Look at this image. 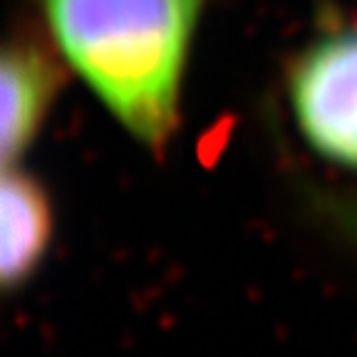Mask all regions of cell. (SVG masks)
Returning a JSON list of instances; mask_svg holds the SVG:
<instances>
[{
  "label": "cell",
  "mask_w": 357,
  "mask_h": 357,
  "mask_svg": "<svg viewBox=\"0 0 357 357\" xmlns=\"http://www.w3.org/2000/svg\"><path fill=\"white\" fill-rule=\"evenodd\" d=\"M206 0H40L57 52L151 151L174 139Z\"/></svg>",
  "instance_id": "1"
},
{
  "label": "cell",
  "mask_w": 357,
  "mask_h": 357,
  "mask_svg": "<svg viewBox=\"0 0 357 357\" xmlns=\"http://www.w3.org/2000/svg\"><path fill=\"white\" fill-rule=\"evenodd\" d=\"M288 102L303 139L323 159L357 172V28L301 52L288 75Z\"/></svg>",
  "instance_id": "2"
},
{
  "label": "cell",
  "mask_w": 357,
  "mask_h": 357,
  "mask_svg": "<svg viewBox=\"0 0 357 357\" xmlns=\"http://www.w3.org/2000/svg\"><path fill=\"white\" fill-rule=\"evenodd\" d=\"M60 65L40 45L10 40L0 67V146L3 167L22 164L60 95Z\"/></svg>",
  "instance_id": "3"
},
{
  "label": "cell",
  "mask_w": 357,
  "mask_h": 357,
  "mask_svg": "<svg viewBox=\"0 0 357 357\" xmlns=\"http://www.w3.org/2000/svg\"><path fill=\"white\" fill-rule=\"evenodd\" d=\"M55 231L50 196L22 164L3 169L0 189V278L6 290L22 288L47 256Z\"/></svg>",
  "instance_id": "4"
},
{
  "label": "cell",
  "mask_w": 357,
  "mask_h": 357,
  "mask_svg": "<svg viewBox=\"0 0 357 357\" xmlns=\"http://www.w3.org/2000/svg\"><path fill=\"white\" fill-rule=\"evenodd\" d=\"M318 206L323 216L340 231L352 245H357V199L342 194H323L318 196Z\"/></svg>",
  "instance_id": "5"
}]
</instances>
